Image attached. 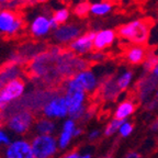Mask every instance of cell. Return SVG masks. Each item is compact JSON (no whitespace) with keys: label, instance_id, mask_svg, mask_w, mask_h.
Masks as SVG:
<instances>
[{"label":"cell","instance_id":"1","mask_svg":"<svg viewBox=\"0 0 158 158\" xmlns=\"http://www.w3.org/2000/svg\"><path fill=\"white\" fill-rule=\"evenodd\" d=\"M64 97L68 106V114L70 118L75 121L86 116L87 108L85 106V101L87 92L79 86L74 77H70L65 84Z\"/></svg>","mask_w":158,"mask_h":158},{"label":"cell","instance_id":"2","mask_svg":"<svg viewBox=\"0 0 158 158\" xmlns=\"http://www.w3.org/2000/svg\"><path fill=\"white\" fill-rule=\"evenodd\" d=\"M118 36L134 45H143L149 35V24L144 20H134L122 25L118 31Z\"/></svg>","mask_w":158,"mask_h":158},{"label":"cell","instance_id":"3","mask_svg":"<svg viewBox=\"0 0 158 158\" xmlns=\"http://www.w3.org/2000/svg\"><path fill=\"white\" fill-rule=\"evenodd\" d=\"M31 145L36 158H52L59 149L57 138L54 135H35Z\"/></svg>","mask_w":158,"mask_h":158},{"label":"cell","instance_id":"4","mask_svg":"<svg viewBox=\"0 0 158 158\" xmlns=\"http://www.w3.org/2000/svg\"><path fill=\"white\" fill-rule=\"evenodd\" d=\"M25 85L21 79H11L0 88V110H5L10 103L23 96Z\"/></svg>","mask_w":158,"mask_h":158},{"label":"cell","instance_id":"5","mask_svg":"<svg viewBox=\"0 0 158 158\" xmlns=\"http://www.w3.org/2000/svg\"><path fill=\"white\" fill-rule=\"evenodd\" d=\"M34 116L27 111H20L13 113L7 120V127L11 133L23 135L34 126Z\"/></svg>","mask_w":158,"mask_h":158},{"label":"cell","instance_id":"6","mask_svg":"<svg viewBox=\"0 0 158 158\" xmlns=\"http://www.w3.org/2000/svg\"><path fill=\"white\" fill-rule=\"evenodd\" d=\"M3 158H36L33 153L31 142L25 138L13 139L6 147Z\"/></svg>","mask_w":158,"mask_h":158},{"label":"cell","instance_id":"7","mask_svg":"<svg viewBox=\"0 0 158 158\" xmlns=\"http://www.w3.org/2000/svg\"><path fill=\"white\" fill-rule=\"evenodd\" d=\"M68 115V106L64 96L53 97L43 106V116L51 120L63 118Z\"/></svg>","mask_w":158,"mask_h":158},{"label":"cell","instance_id":"8","mask_svg":"<svg viewBox=\"0 0 158 158\" xmlns=\"http://www.w3.org/2000/svg\"><path fill=\"white\" fill-rule=\"evenodd\" d=\"M82 34L81 27L76 23H66L59 25L53 32V37L59 44H70Z\"/></svg>","mask_w":158,"mask_h":158},{"label":"cell","instance_id":"9","mask_svg":"<svg viewBox=\"0 0 158 158\" xmlns=\"http://www.w3.org/2000/svg\"><path fill=\"white\" fill-rule=\"evenodd\" d=\"M22 27V21L15 13L9 10L0 11V32L8 35H12Z\"/></svg>","mask_w":158,"mask_h":158},{"label":"cell","instance_id":"10","mask_svg":"<svg viewBox=\"0 0 158 158\" xmlns=\"http://www.w3.org/2000/svg\"><path fill=\"white\" fill-rule=\"evenodd\" d=\"M96 33L97 32H94V31H89V32L84 33L79 37H77L74 42L69 44L70 51L78 55L90 54L94 49V41Z\"/></svg>","mask_w":158,"mask_h":158},{"label":"cell","instance_id":"11","mask_svg":"<svg viewBox=\"0 0 158 158\" xmlns=\"http://www.w3.org/2000/svg\"><path fill=\"white\" fill-rule=\"evenodd\" d=\"M115 77H108L99 85L97 92H98L99 97L101 98L103 101H115L118 94H121V89L118 88V84H116Z\"/></svg>","mask_w":158,"mask_h":158},{"label":"cell","instance_id":"12","mask_svg":"<svg viewBox=\"0 0 158 158\" xmlns=\"http://www.w3.org/2000/svg\"><path fill=\"white\" fill-rule=\"evenodd\" d=\"M73 77L87 94H94V92L97 91V89L99 87L98 79H97V76L92 70L85 69V70L77 73Z\"/></svg>","mask_w":158,"mask_h":158},{"label":"cell","instance_id":"13","mask_svg":"<svg viewBox=\"0 0 158 158\" xmlns=\"http://www.w3.org/2000/svg\"><path fill=\"white\" fill-rule=\"evenodd\" d=\"M157 87V78L155 76L152 77H144L136 84L135 90L132 96L137 100L139 103L144 101L149 94L153 92L154 89Z\"/></svg>","mask_w":158,"mask_h":158},{"label":"cell","instance_id":"14","mask_svg":"<svg viewBox=\"0 0 158 158\" xmlns=\"http://www.w3.org/2000/svg\"><path fill=\"white\" fill-rule=\"evenodd\" d=\"M51 17H47L45 15H39L32 20V22L30 24V32L33 36L35 37H43L46 36L51 30Z\"/></svg>","mask_w":158,"mask_h":158},{"label":"cell","instance_id":"15","mask_svg":"<svg viewBox=\"0 0 158 158\" xmlns=\"http://www.w3.org/2000/svg\"><path fill=\"white\" fill-rule=\"evenodd\" d=\"M116 37V33L114 32L113 30L106 29L98 31L96 33L94 41V49L101 52L103 49H106V47L111 46L114 43V40Z\"/></svg>","mask_w":158,"mask_h":158},{"label":"cell","instance_id":"16","mask_svg":"<svg viewBox=\"0 0 158 158\" xmlns=\"http://www.w3.org/2000/svg\"><path fill=\"white\" fill-rule=\"evenodd\" d=\"M76 128V123L73 118H67L66 121H64L62 125V132L59 133L58 137H57V143H58V147L60 149H65L70 144Z\"/></svg>","mask_w":158,"mask_h":158},{"label":"cell","instance_id":"17","mask_svg":"<svg viewBox=\"0 0 158 158\" xmlns=\"http://www.w3.org/2000/svg\"><path fill=\"white\" fill-rule=\"evenodd\" d=\"M124 58L131 65L144 64L147 58V51L143 45H133L125 51Z\"/></svg>","mask_w":158,"mask_h":158},{"label":"cell","instance_id":"18","mask_svg":"<svg viewBox=\"0 0 158 158\" xmlns=\"http://www.w3.org/2000/svg\"><path fill=\"white\" fill-rule=\"evenodd\" d=\"M138 104H139V102L133 96L128 97L127 99H125L124 101H122L118 104L115 112H114V118L115 120H125L126 116L134 113V111L137 109Z\"/></svg>","mask_w":158,"mask_h":158},{"label":"cell","instance_id":"19","mask_svg":"<svg viewBox=\"0 0 158 158\" xmlns=\"http://www.w3.org/2000/svg\"><path fill=\"white\" fill-rule=\"evenodd\" d=\"M33 127H34L36 135H53V133L56 130V124L54 120L43 116V118H37Z\"/></svg>","mask_w":158,"mask_h":158},{"label":"cell","instance_id":"20","mask_svg":"<svg viewBox=\"0 0 158 158\" xmlns=\"http://www.w3.org/2000/svg\"><path fill=\"white\" fill-rule=\"evenodd\" d=\"M112 5L108 1H100V2H94L90 7V13L94 15H106L112 10Z\"/></svg>","mask_w":158,"mask_h":158},{"label":"cell","instance_id":"21","mask_svg":"<svg viewBox=\"0 0 158 158\" xmlns=\"http://www.w3.org/2000/svg\"><path fill=\"white\" fill-rule=\"evenodd\" d=\"M133 78V73L131 70H124L122 74H120L116 77V84H118V88L121 89V91L125 90L132 81Z\"/></svg>","mask_w":158,"mask_h":158},{"label":"cell","instance_id":"22","mask_svg":"<svg viewBox=\"0 0 158 158\" xmlns=\"http://www.w3.org/2000/svg\"><path fill=\"white\" fill-rule=\"evenodd\" d=\"M52 17L58 23V25L66 24L67 21L69 20V17H70V11L67 8H60V9L55 11Z\"/></svg>","mask_w":158,"mask_h":158},{"label":"cell","instance_id":"23","mask_svg":"<svg viewBox=\"0 0 158 158\" xmlns=\"http://www.w3.org/2000/svg\"><path fill=\"white\" fill-rule=\"evenodd\" d=\"M124 122H125L124 120H115V118H114L113 121L110 122V123L106 125V131H104L106 136H110V135H112L113 133H115L118 128H121V126L124 124Z\"/></svg>","mask_w":158,"mask_h":158},{"label":"cell","instance_id":"24","mask_svg":"<svg viewBox=\"0 0 158 158\" xmlns=\"http://www.w3.org/2000/svg\"><path fill=\"white\" fill-rule=\"evenodd\" d=\"M90 7H91V5L89 2L82 1V2L76 5V7H75V9H74V12H75V15H78V17L84 18L85 15H87V13L90 12Z\"/></svg>","mask_w":158,"mask_h":158},{"label":"cell","instance_id":"25","mask_svg":"<svg viewBox=\"0 0 158 158\" xmlns=\"http://www.w3.org/2000/svg\"><path fill=\"white\" fill-rule=\"evenodd\" d=\"M158 65V56L157 55H151V56H147L146 60L144 62L143 66L144 69L147 70V72H153V69L155 68Z\"/></svg>","mask_w":158,"mask_h":158},{"label":"cell","instance_id":"26","mask_svg":"<svg viewBox=\"0 0 158 158\" xmlns=\"http://www.w3.org/2000/svg\"><path fill=\"white\" fill-rule=\"evenodd\" d=\"M11 142H12V139L10 137V134L7 131H5L2 127H0V147L1 146L7 147Z\"/></svg>","mask_w":158,"mask_h":158},{"label":"cell","instance_id":"27","mask_svg":"<svg viewBox=\"0 0 158 158\" xmlns=\"http://www.w3.org/2000/svg\"><path fill=\"white\" fill-rule=\"evenodd\" d=\"M106 56L102 52H92L89 54V60L90 62H103Z\"/></svg>","mask_w":158,"mask_h":158},{"label":"cell","instance_id":"28","mask_svg":"<svg viewBox=\"0 0 158 158\" xmlns=\"http://www.w3.org/2000/svg\"><path fill=\"white\" fill-rule=\"evenodd\" d=\"M132 131H133V125L131 123H126L125 122L120 128V134H121V136H127L132 133Z\"/></svg>","mask_w":158,"mask_h":158},{"label":"cell","instance_id":"29","mask_svg":"<svg viewBox=\"0 0 158 158\" xmlns=\"http://www.w3.org/2000/svg\"><path fill=\"white\" fill-rule=\"evenodd\" d=\"M99 135H100V132L99 131H92L91 133L89 134V139H91V141H94V139H97V138L99 137Z\"/></svg>","mask_w":158,"mask_h":158},{"label":"cell","instance_id":"30","mask_svg":"<svg viewBox=\"0 0 158 158\" xmlns=\"http://www.w3.org/2000/svg\"><path fill=\"white\" fill-rule=\"evenodd\" d=\"M125 158H141V155L138 153H136V152H131V153H128L125 156Z\"/></svg>","mask_w":158,"mask_h":158},{"label":"cell","instance_id":"31","mask_svg":"<svg viewBox=\"0 0 158 158\" xmlns=\"http://www.w3.org/2000/svg\"><path fill=\"white\" fill-rule=\"evenodd\" d=\"M79 154L77 153V152H70V153H68L67 155H65L63 158H77L78 157Z\"/></svg>","mask_w":158,"mask_h":158},{"label":"cell","instance_id":"32","mask_svg":"<svg viewBox=\"0 0 158 158\" xmlns=\"http://www.w3.org/2000/svg\"><path fill=\"white\" fill-rule=\"evenodd\" d=\"M152 130H153V131H158V118H156L155 121L153 122V124H152Z\"/></svg>","mask_w":158,"mask_h":158},{"label":"cell","instance_id":"33","mask_svg":"<svg viewBox=\"0 0 158 158\" xmlns=\"http://www.w3.org/2000/svg\"><path fill=\"white\" fill-rule=\"evenodd\" d=\"M152 73H153V76H155L156 78H158V65L153 69V72Z\"/></svg>","mask_w":158,"mask_h":158},{"label":"cell","instance_id":"34","mask_svg":"<svg viewBox=\"0 0 158 158\" xmlns=\"http://www.w3.org/2000/svg\"><path fill=\"white\" fill-rule=\"evenodd\" d=\"M80 134H81V130H80V128H76V130H75V132H74V137H75V136L80 135Z\"/></svg>","mask_w":158,"mask_h":158},{"label":"cell","instance_id":"35","mask_svg":"<svg viewBox=\"0 0 158 158\" xmlns=\"http://www.w3.org/2000/svg\"><path fill=\"white\" fill-rule=\"evenodd\" d=\"M90 157H91L90 154H84V155H78L77 158H90Z\"/></svg>","mask_w":158,"mask_h":158},{"label":"cell","instance_id":"36","mask_svg":"<svg viewBox=\"0 0 158 158\" xmlns=\"http://www.w3.org/2000/svg\"><path fill=\"white\" fill-rule=\"evenodd\" d=\"M9 0H0V3H6V2H8Z\"/></svg>","mask_w":158,"mask_h":158},{"label":"cell","instance_id":"37","mask_svg":"<svg viewBox=\"0 0 158 158\" xmlns=\"http://www.w3.org/2000/svg\"><path fill=\"white\" fill-rule=\"evenodd\" d=\"M156 99H158V90H157V94H156Z\"/></svg>","mask_w":158,"mask_h":158},{"label":"cell","instance_id":"38","mask_svg":"<svg viewBox=\"0 0 158 158\" xmlns=\"http://www.w3.org/2000/svg\"><path fill=\"white\" fill-rule=\"evenodd\" d=\"M15 1H23V0H15Z\"/></svg>","mask_w":158,"mask_h":158},{"label":"cell","instance_id":"39","mask_svg":"<svg viewBox=\"0 0 158 158\" xmlns=\"http://www.w3.org/2000/svg\"><path fill=\"white\" fill-rule=\"evenodd\" d=\"M106 158H111V157H110V156H108V157H106Z\"/></svg>","mask_w":158,"mask_h":158}]
</instances>
